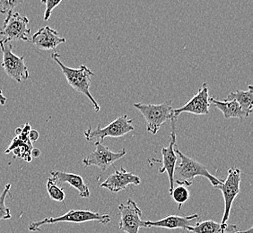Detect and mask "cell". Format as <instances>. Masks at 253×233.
Listing matches in <instances>:
<instances>
[{"mask_svg":"<svg viewBox=\"0 0 253 233\" xmlns=\"http://www.w3.org/2000/svg\"><path fill=\"white\" fill-rule=\"evenodd\" d=\"M175 118L171 119V130H170V143L167 147L162 148V155H163V166L159 169V173L167 172L169 179V194L171 193L174 189V170L178 156L176 155L174 146H176Z\"/></svg>","mask_w":253,"mask_h":233,"instance_id":"12","label":"cell"},{"mask_svg":"<svg viewBox=\"0 0 253 233\" xmlns=\"http://www.w3.org/2000/svg\"><path fill=\"white\" fill-rule=\"evenodd\" d=\"M234 233H253V228L249 229L248 231H244V232H234Z\"/></svg>","mask_w":253,"mask_h":233,"instance_id":"29","label":"cell"},{"mask_svg":"<svg viewBox=\"0 0 253 233\" xmlns=\"http://www.w3.org/2000/svg\"><path fill=\"white\" fill-rule=\"evenodd\" d=\"M134 107L140 112L146 123V131L156 135L168 120L175 118L173 116L172 101H166L161 104L134 103ZM176 119V118H175Z\"/></svg>","mask_w":253,"mask_h":233,"instance_id":"4","label":"cell"},{"mask_svg":"<svg viewBox=\"0 0 253 233\" xmlns=\"http://www.w3.org/2000/svg\"><path fill=\"white\" fill-rule=\"evenodd\" d=\"M10 190H11V184L5 185L4 190L0 194V221L10 220L12 218V214L10 212V209L5 204V201H6L7 196L8 195H9V197L13 196L11 192H10Z\"/></svg>","mask_w":253,"mask_h":233,"instance_id":"21","label":"cell"},{"mask_svg":"<svg viewBox=\"0 0 253 233\" xmlns=\"http://www.w3.org/2000/svg\"><path fill=\"white\" fill-rule=\"evenodd\" d=\"M59 58L60 55L59 53L54 52L51 54V58L59 65L64 77L67 79L68 84L73 88L75 91L83 93L91 101L94 112H100L101 108L99 106L98 102L95 101V99L93 97L92 93L90 92L91 78L94 76L93 72L84 65H81L79 68H68L59 60Z\"/></svg>","mask_w":253,"mask_h":233,"instance_id":"2","label":"cell"},{"mask_svg":"<svg viewBox=\"0 0 253 233\" xmlns=\"http://www.w3.org/2000/svg\"><path fill=\"white\" fill-rule=\"evenodd\" d=\"M41 1H42V4L46 5L43 18L45 22L49 21L53 10L62 2V0H41Z\"/></svg>","mask_w":253,"mask_h":233,"instance_id":"25","label":"cell"},{"mask_svg":"<svg viewBox=\"0 0 253 233\" xmlns=\"http://www.w3.org/2000/svg\"><path fill=\"white\" fill-rule=\"evenodd\" d=\"M241 186V170L238 168H231L228 170L226 180H223V183L219 185L216 190H219L223 193L224 201V212L221 225V233H225L227 228V222L230 216V211L234 204L236 196L240 194Z\"/></svg>","mask_w":253,"mask_h":233,"instance_id":"7","label":"cell"},{"mask_svg":"<svg viewBox=\"0 0 253 233\" xmlns=\"http://www.w3.org/2000/svg\"><path fill=\"white\" fill-rule=\"evenodd\" d=\"M170 194L172 199L174 200V202L179 204V210L181 208V205L185 204L190 198L189 190H187V188L184 186H180V185L174 188Z\"/></svg>","mask_w":253,"mask_h":233,"instance_id":"23","label":"cell"},{"mask_svg":"<svg viewBox=\"0 0 253 233\" xmlns=\"http://www.w3.org/2000/svg\"><path fill=\"white\" fill-rule=\"evenodd\" d=\"M38 138H39V133H38V131L31 129V131L29 132L30 141L32 142V143H34V142L37 141Z\"/></svg>","mask_w":253,"mask_h":233,"instance_id":"26","label":"cell"},{"mask_svg":"<svg viewBox=\"0 0 253 233\" xmlns=\"http://www.w3.org/2000/svg\"><path fill=\"white\" fill-rule=\"evenodd\" d=\"M134 129L135 128L133 126V119L128 118L127 115L125 114L119 116L115 120H113L104 127H101L100 125H98L95 129H93L92 126H89L87 130L84 132V136L86 141L93 142L94 144H102L106 137L119 138L134 131Z\"/></svg>","mask_w":253,"mask_h":233,"instance_id":"5","label":"cell"},{"mask_svg":"<svg viewBox=\"0 0 253 233\" xmlns=\"http://www.w3.org/2000/svg\"><path fill=\"white\" fill-rule=\"evenodd\" d=\"M6 102V97L3 94V92L0 90V105L4 106Z\"/></svg>","mask_w":253,"mask_h":233,"instance_id":"28","label":"cell"},{"mask_svg":"<svg viewBox=\"0 0 253 233\" xmlns=\"http://www.w3.org/2000/svg\"><path fill=\"white\" fill-rule=\"evenodd\" d=\"M29 19L27 16L21 15L19 13L11 12L7 14L3 27L0 29V35L3 40L11 41H29L31 30L28 27Z\"/></svg>","mask_w":253,"mask_h":233,"instance_id":"8","label":"cell"},{"mask_svg":"<svg viewBox=\"0 0 253 233\" xmlns=\"http://www.w3.org/2000/svg\"><path fill=\"white\" fill-rule=\"evenodd\" d=\"M0 49L3 54L1 66L11 79L16 83H21L30 78L29 70L25 63V56L18 57L13 52V45L0 39Z\"/></svg>","mask_w":253,"mask_h":233,"instance_id":"6","label":"cell"},{"mask_svg":"<svg viewBox=\"0 0 253 233\" xmlns=\"http://www.w3.org/2000/svg\"><path fill=\"white\" fill-rule=\"evenodd\" d=\"M31 129L32 128L28 123L25 124L23 127H18L15 130L16 136L13 138L10 146L5 151V155L13 153V155L16 158L23 159L26 162H31L33 160L31 153L34 149L33 143L29 139V132Z\"/></svg>","mask_w":253,"mask_h":233,"instance_id":"11","label":"cell"},{"mask_svg":"<svg viewBox=\"0 0 253 233\" xmlns=\"http://www.w3.org/2000/svg\"><path fill=\"white\" fill-rule=\"evenodd\" d=\"M197 214L189 216H179V215H169L165 218L156 221H143V228L156 227V228L168 229V230H183L186 231L188 227L192 226L190 223L195 220H199Z\"/></svg>","mask_w":253,"mask_h":233,"instance_id":"16","label":"cell"},{"mask_svg":"<svg viewBox=\"0 0 253 233\" xmlns=\"http://www.w3.org/2000/svg\"><path fill=\"white\" fill-rule=\"evenodd\" d=\"M31 155H32L33 159H34V158H38V157L41 155V151H40L39 149H37V148H34V149L32 150Z\"/></svg>","mask_w":253,"mask_h":233,"instance_id":"27","label":"cell"},{"mask_svg":"<svg viewBox=\"0 0 253 233\" xmlns=\"http://www.w3.org/2000/svg\"><path fill=\"white\" fill-rule=\"evenodd\" d=\"M22 4H24V0H0V13L7 15Z\"/></svg>","mask_w":253,"mask_h":233,"instance_id":"24","label":"cell"},{"mask_svg":"<svg viewBox=\"0 0 253 233\" xmlns=\"http://www.w3.org/2000/svg\"><path fill=\"white\" fill-rule=\"evenodd\" d=\"M49 173H50V178H52V180L59 186L64 183H68L75 190H78L80 197L82 198L90 197L89 187L80 175L64 172L59 170H50Z\"/></svg>","mask_w":253,"mask_h":233,"instance_id":"17","label":"cell"},{"mask_svg":"<svg viewBox=\"0 0 253 233\" xmlns=\"http://www.w3.org/2000/svg\"><path fill=\"white\" fill-rule=\"evenodd\" d=\"M47 191L49 197L54 201L63 202L66 198V194L64 192L63 188L59 187V185L57 184L50 177L47 180Z\"/></svg>","mask_w":253,"mask_h":233,"instance_id":"22","label":"cell"},{"mask_svg":"<svg viewBox=\"0 0 253 233\" xmlns=\"http://www.w3.org/2000/svg\"><path fill=\"white\" fill-rule=\"evenodd\" d=\"M210 103L214 104V108L219 110L223 113L224 118H246L248 115L243 111V109L239 105L238 102L235 100L230 101H218L214 97L210 98Z\"/></svg>","mask_w":253,"mask_h":233,"instance_id":"18","label":"cell"},{"mask_svg":"<svg viewBox=\"0 0 253 233\" xmlns=\"http://www.w3.org/2000/svg\"><path fill=\"white\" fill-rule=\"evenodd\" d=\"M140 183L141 179L137 175L126 171L124 168H121L120 170H116L112 175H110L107 180L102 182L101 187L114 193H118L126 190L129 185L138 186Z\"/></svg>","mask_w":253,"mask_h":233,"instance_id":"14","label":"cell"},{"mask_svg":"<svg viewBox=\"0 0 253 233\" xmlns=\"http://www.w3.org/2000/svg\"><path fill=\"white\" fill-rule=\"evenodd\" d=\"M209 87L207 83H203L197 94L184 104L182 107L173 110V116L176 119L181 113H190L194 115H208L210 113V102Z\"/></svg>","mask_w":253,"mask_h":233,"instance_id":"13","label":"cell"},{"mask_svg":"<svg viewBox=\"0 0 253 233\" xmlns=\"http://www.w3.org/2000/svg\"><path fill=\"white\" fill-rule=\"evenodd\" d=\"M186 231L192 233H221V225L213 220H207L188 227Z\"/></svg>","mask_w":253,"mask_h":233,"instance_id":"20","label":"cell"},{"mask_svg":"<svg viewBox=\"0 0 253 233\" xmlns=\"http://www.w3.org/2000/svg\"><path fill=\"white\" fill-rule=\"evenodd\" d=\"M226 101L235 100L238 102L239 105L243 109L248 116L253 112V88L251 84L248 86V90L241 91L236 90L234 92H231L225 99Z\"/></svg>","mask_w":253,"mask_h":233,"instance_id":"19","label":"cell"},{"mask_svg":"<svg viewBox=\"0 0 253 233\" xmlns=\"http://www.w3.org/2000/svg\"><path fill=\"white\" fill-rule=\"evenodd\" d=\"M30 41L36 49L52 50L60 44L65 43L66 39L60 37L59 33L49 26H44L32 36Z\"/></svg>","mask_w":253,"mask_h":233,"instance_id":"15","label":"cell"},{"mask_svg":"<svg viewBox=\"0 0 253 233\" xmlns=\"http://www.w3.org/2000/svg\"><path fill=\"white\" fill-rule=\"evenodd\" d=\"M94 145L95 150L92 152L90 155H88L86 157H84L82 160L84 168L95 166L102 171H106L117 160H121L126 155V151L125 148H123L120 152L114 153L110 150L107 146H104L102 144L96 143Z\"/></svg>","mask_w":253,"mask_h":233,"instance_id":"9","label":"cell"},{"mask_svg":"<svg viewBox=\"0 0 253 233\" xmlns=\"http://www.w3.org/2000/svg\"><path fill=\"white\" fill-rule=\"evenodd\" d=\"M109 214H102L88 210H70L68 213L59 217H47L42 221L32 222L28 225V230L32 233L40 232L41 227L47 224L68 223V224H84L88 222H97L102 225H107L111 222Z\"/></svg>","mask_w":253,"mask_h":233,"instance_id":"3","label":"cell"},{"mask_svg":"<svg viewBox=\"0 0 253 233\" xmlns=\"http://www.w3.org/2000/svg\"><path fill=\"white\" fill-rule=\"evenodd\" d=\"M174 150L177 156L180 158L173 175L174 181L177 184L188 188L193 184L196 177H204L208 179L214 189L223 183V180L211 174L206 166L182 154L177 145L174 146Z\"/></svg>","mask_w":253,"mask_h":233,"instance_id":"1","label":"cell"},{"mask_svg":"<svg viewBox=\"0 0 253 233\" xmlns=\"http://www.w3.org/2000/svg\"><path fill=\"white\" fill-rule=\"evenodd\" d=\"M121 221L119 227L126 233H138L139 229L143 228L141 209L137 206L135 201L128 199L126 204L119 205Z\"/></svg>","mask_w":253,"mask_h":233,"instance_id":"10","label":"cell"}]
</instances>
